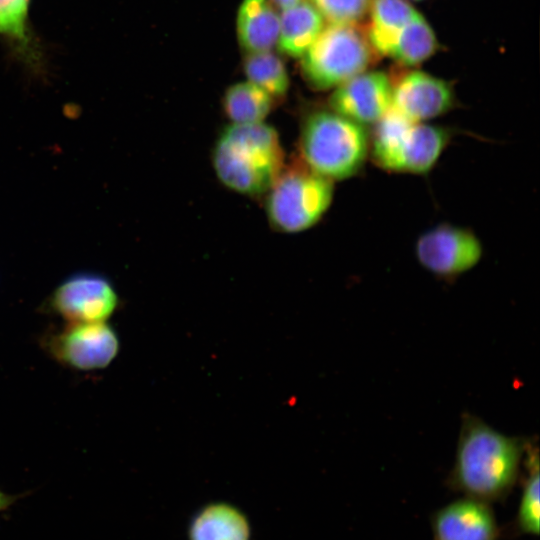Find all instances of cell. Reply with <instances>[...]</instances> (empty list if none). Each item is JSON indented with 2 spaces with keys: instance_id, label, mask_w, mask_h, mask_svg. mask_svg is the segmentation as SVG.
Wrapping results in <instances>:
<instances>
[{
  "instance_id": "3957f363",
  "label": "cell",
  "mask_w": 540,
  "mask_h": 540,
  "mask_svg": "<svg viewBox=\"0 0 540 540\" xmlns=\"http://www.w3.org/2000/svg\"><path fill=\"white\" fill-rule=\"evenodd\" d=\"M370 147L365 127L333 110H317L302 121L300 158L318 174L334 180L356 175Z\"/></svg>"
},
{
  "instance_id": "d4e9b609",
  "label": "cell",
  "mask_w": 540,
  "mask_h": 540,
  "mask_svg": "<svg viewBox=\"0 0 540 540\" xmlns=\"http://www.w3.org/2000/svg\"><path fill=\"white\" fill-rule=\"evenodd\" d=\"M415 1H421V0H415Z\"/></svg>"
},
{
  "instance_id": "44dd1931",
  "label": "cell",
  "mask_w": 540,
  "mask_h": 540,
  "mask_svg": "<svg viewBox=\"0 0 540 540\" xmlns=\"http://www.w3.org/2000/svg\"><path fill=\"white\" fill-rule=\"evenodd\" d=\"M436 49L435 33L426 19L419 14L403 30L390 57L402 64L413 66L427 60Z\"/></svg>"
},
{
  "instance_id": "ba28073f",
  "label": "cell",
  "mask_w": 540,
  "mask_h": 540,
  "mask_svg": "<svg viewBox=\"0 0 540 540\" xmlns=\"http://www.w3.org/2000/svg\"><path fill=\"white\" fill-rule=\"evenodd\" d=\"M120 303L112 282L100 273H74L45 299L42 309L65 323L107 322Z\"/></svg>"
},
{
  "instance_id": "2e32d148",
  "label": "cell",
  "mask_w": 540,
  "mask_h": 540,
  "mask_svg": "<svg viewBox=\"0 0 540 540\" xmlns=\"http://www.w3.org/2000/svg\"><path fill=\"white\" fill-rule=\"evenodd\" d=\"M30 1L0 0V37L21 61L37 69L42 55L30 27Z\"/></svg>"
},
{
  "instance_id": "6da1fadb",
  "label": "cell",
  "mask_w": 540,
  "mask_h": 540,
  "mask_svg": "<svg viewBox=\"0 0 540 540\" xmlns=\"http://www.w3.org/2000/svg\"><path fill=\"white\" fill-rule=\"evenodd\" d=\"M527 442L464 414L449 488L487 503L504 500L517 482Z\"/></svg>"
},
{
  "instance_id": "4fadbf2b",
  "label": "cell",
  "mask_w": 540,
  "mask_h": 540,
  "mask_svg": "<svg viewBox=\"0 0 540 540\" xmlns=\"http://www.w3.org/2000/svg\"><path fill=\"white\" fill-rule=\"evenodd\" d=\"M271 0H243L237 12V37L246 53L277 46L280 14Z\"/></svg>"
},
{
  "instance_id": "7402d4cb",
  "label": "cell",
  "mask_w": 540,
  "mask_h": 540,
  "mask_svg": "<svg viewBox=\"0 0 540 540\" xmlns=\"http://www.w3.org/2000/svg\"><path fill=\"white\" fill-rule=\"evenodd\" d=\"M329 24L355 25L368 12L371 0H308Z\"/></svg>"
},
{
  "instance_id": "603a6c76",
  "label": "cell",
  "mask_w": 540,
  "mask_h": 540,
  "mask_svg": "<svg viewBox=\"0 0 540 540\" xmlns=\"http://www.w3.org/2000/svg\"><path fill=\"white\" fill-rule=\"evenodd\" d=\"M19 496L5 493L0 489V513L9 509L19 499Z\"/></svg>"
},
{
  "instance_id": "52a82bcc",
  "label": "cell",
  "mask_w": 540,
  "mask_h": 540,
  "mask_svg": "<svg viewBox=\"0 0 540 540\" xmlns=\"http://www.w3.org/2000/svg\"><path fill=\"white\" fill-rule=\"evenodd\" d=\"M40 345L63 367L88 372L109 366L118 355L120 340L108 322L65 323L45 333Z\"/></svg>"
},
{
  "instance_id": "30bf717a",
  "label": "cell",
  "mask_w": 540,
  "mask_h": 540,
  "mask_svg": "<svg viewBox=\"0 0 540 540\" xmlns=\"http://www.w3.org/2000/svg\"><path fill=\"white\" fill-rule=\"evenodd\" d=\"M393 83L382 71H364L336 88L330 109L361 125L377 123L392 107Z\"/></svg>"
},
{
  "instance_id": "5b68a950",
  "label": "cell",
  "mask_w": 540,
  "mask_h": 540,
  "mask_svg": "<svg viewBox=\"0 0 540 540\" xmlns=\"http://www.w3.org/2000/svg\"><path fill=\"white\" fill-rule=\"evenodd\" d=\"M333 194V181L313 171L300 158L284 166L267 192L268 221L279 232L305 231L326 213Z\"/></svg>"
},
{
  "instance_id": "ffe728a7",
  "label": "cell",
  "mask_w": 540,
  "mask_h": 540,
  "mask_svg": "<svg viewBox=\"0 0 540 540\" xmlns=\"http://www.w3.org/2000/svg\"><path fill=\"white\" fill-rule=\"evenodd\" d=\"M243 69L247 81L265 91L274 101L286 96L289 89L288 71L281 57L272 50L247 53Z\"/></svg>"
},
{
  "instance_id": "ac0fdd59",
  "label": "cell",
  "mask_w": 540,
  "mask_h": 540,
  "mask_svg": "<svg viewBox=\"0 0 540 540\" xmlns=\"http://www.w3.org/2000/svg\"><path fill=\"white\" fill-rule=\"evenodd\" d=\"M524 455L527 475L514 519V529L522 535L538 536L540 527L538 446L528 441Z\"/></svg>"
},
{
  "instance_id": "7a4b0ae2",
  "label": "cell",
  "mask_w": 540,
  "mask_h": 540,
  "mask_svg": "<svg viewBox=\"0 0 540 540\" xmlns=\"http://www.w3.org/2000/svg\"><path fill=\"white\" fill-rule=\"evenodd\" d=\"M212 164L227 188L259 197L267 194L282 172L284 150L277 131L265 122L231 123L215 142Z\"/></svg>"
},
{
  "instance_id": "d6986e66",
  "label": "cell",
  "mask_w": 540,
  "mask_h": 540,
  "mask_svg": "<svg viewBox=\"0 0 540 540\" xmlns=\"http://www.w3.org/2000/svg\"><path fill=\"white\" fill-rule=\"evenodd\" d=\"M248 526L244 517L226 505L205 509L196 519L192 540H247Z\"/></svg>"
},
{
  "instance_id": "9c48e42d",
  "label": "cell",
  "mask_w": 540,
  "mask_h": 540,
  "mask_svg": "<svg viewBox=\"0 0 540 540\" xmlns=\"http://www.w3.org/2000/svg\"><path fill=\"white\" fill-rule=\"evenodd\" d=\"M482 253V244L472 231L450 224L429 229L415 245L419 263L442 278H453L472 269Z\"/></svg>"
},
{
  "instance_id": "8fae6325",
  "label": "cell",
  "mask_w": 540,
  "mask_h": 540,
  "mask_svg": "<svg viewBox=\"0 0 540 540\" xmlns=\"http://www.w3.org/2000/svg\"><path fill=\"white\" fill-rule=\"evenodd\" d=\"M433 540H499L500 528L490 505L464 496L430 517Z\"/></svg>"
},
{
  "instance_id": "9a60e30c",
  "label": "cell",
  "mask_w": 540,
  "mask_h": 540,
  "mask_svg": "<svg viewBox=\"0 0 540 540\" xmlns=\"http://www.w3.org/2000/svg\"><path fill=\"white\" fill-rule=\"evenodd\" d=\"M324 28V19L308 0L280 13L278 49L285 55L301 58Z\"/></svg>"
},
{
  "instance_id": "e0dca14e",
  "label": "cell",
  "mask_w": 540,
  "mask_h": 540,
  "mask_svg": "<svg viewBox=\"0 0 540 540\" xmlns=\"http://www.w3.org/2000/svg\"><path fill=\"white\" fill-rule=\"evenodd\" d=\"M274 100L262 89L246 81L229 86L222 98V107L232 124L264 122Z\"/></svg>"
},
{
  "instance_id": "5bb4252c",
  "label": "cell",
  "mask_w": 540,
  "mask_h": 540,
  "mask_svg": "<svg viewBox=\"0 0 540 540\" xmlns=\"http://www.w3.org/2000/svg\"><path fill=\"white\" fill-rule=\"evenodd\" d=\"M367 39L377 53L390 57L403 30L420 13L408 0H371Z\"/></svg>"
},
{
  "instance_id": "277c9868",
  "label": "cell",
  "mask_w": 540,
  "mask_h": 540,
  "mask_svg": "<svg viewBox=\"0 0 540 540\" xmlns=\"http://www.w3.org/2000/svg\"><path fill=\"white\" fill-rule=\"evenodd\" d=\"M449 138L446 129L413 122L391 107L375 123L369 150L376 165L386 171L425 174L434 167Z\"/></svg>"
},
{
  "instance_id": "7c38bea8",
  "label": "cell",
  "mask_w": 540,
  "mask_h": 540,
  "mask_svg": "<svg viewBox=\"0 0 540 540\" xmlns=\"http://www.w3.org/2000/svg\"><path fill=\"white\" fill-rule=\"evenodd\" d=\"M451 86L423 71H411L393 83L392 108L413 122H424L449 111Z\"/></svg>"
},
{
  "instance_id": "8992f818",
  "label": "cell",
  "mask_w": 540,
  "mask_h": 540,
  "mask_svg": "<svg viewBox=\"0 0 540 540\" xmlns=\"http://www.w3.org/2000/svg\"><path fill=\"white\" fill-rule=\"evenodd\" d=\"M371 45L355 25L329 24L301 57V72L316 90L336 88L368 68Z\"/></svg>"
},
{
  "instance_id": "cb8c5ba5",
  "label": "cell",
  "mask_w": 540,
  "mask_h": 540,
  "mask_svg": "<svg viewBox=\"0 0 540 540\" xmlns=\"http://www.w3.org/2000/svg\"><path fill=\"white\" fill-rule=\"evenodd\" d=\"M300 1L301 0H271L274 6L281 11L297 4Z\"/></svg>"
}]
</instances>
